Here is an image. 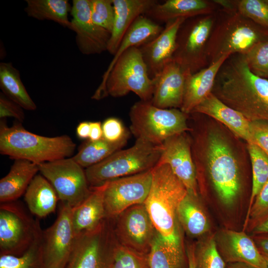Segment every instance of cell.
Returning <instances> with one entry per match:
<instances>
[{"label":"cell","instance_id":"6da1fadb","mask_svg":"<svg viewBox=\"0 0 268 268\" xmlns=\"http://www.w3.org/2000/svg\"><path fill=\"white\" fill-rule=\"evenodd\" d=\"M219 126H208L191 137L192 152L197 175L205 173L218 200L230 208L242 192L241 162L230 135Z\"/></svg>","mask_w":268,"mask_h":268},{"label":"cell","instance_id":"7a4b0ae2","mask_svg":"<svg viewBox=\"0 0 268 268\" xmlns=\"http://www.w3.org/2000/svg\"><path fill=\"white\" fill-rule=\"evenodd\" d=\"M212 93L248 121H268V80L249 70L244 55H231L221 67Z\"/></svg>","mask_w":268,"mask_h":268},{"label":"cell","instance_id":"3957f363","mask_svg":"<svg viewBox=\"0 0 268 268\" xmlns=\"http://www.w3.org/2000/svg\"><path fill=\"white\" fill-rule=\"evenodd\" d=\"M152 173L150 191L143 204L170 251L185 258L177 210L188 191L167 164H157Z\"/></svg>","mask_w":268,"mask_h":268},{"label":"cell","instance_id":"277c9868","mask_svg":"<svg viewBox=\"0 0 268 268\" xmlns=\"http://www.w3.org/2000/svg\"><path fill=\"white\" fill-rule=\"evenodd\" d=\"M76 144L67 135L48 137L28 131L21 124L8 127L0 122V153L13 159H24L37 164L70 157Z\"/></svg>","mask_w":268,"mask_h":268},{"label":"cell","instance_id":"5b68a950","mask_svg":"<svg viewBox=\"0 0 268 268\" xmlns=\"http://www.w3.org/2000/svg\"><path fill=\"white\" fill-rule=\"evenodd\" d=\"M207 45L209 66L223 56L245 55L255 45L268 38V31L238 12L220 7Z\"/></svg>","mask_w":268,"mask_h":268},{"label":"cell","instance_id":"8992f818","mask_svg":"<svg viewBox=\"0 0 268 268\" xmlns=\"http://www.w3.org/2000/svg\"><path fill=\"white\" fill-rule=\"evenodd\" d=\"M153 87V80L140 50L133 47L119 58L91 98L100 100L108 95L120 97L133 92L140 100L151 101Z\"/></svg>","mask_w":268,"mask_h":268},{"label":"cell","instance_id":"52a82bcc","mask_svg":"<svg viewBox=\"0 0 268 268\" xmlns=\"http://www.w3.org/2000/svg\"><path fill=\"white\" fill-rule=\"evenodd\" d=\"M161 145L136 139L131 147L119 150L85 170L90 187H97L122 177L152 170L161 153Z\"/></svg>","mask_w":268,"mask_h":268},{"label":"cell","instance_id":"ba28073f","mask_svg":"<svg viewBox=\"0 0 268 268\" xmlns=\"http://www.w3.org/2000/svg\"><path fill=\"white\" fill-rule=\"evenodd\" d=\"M129 115L130 130L136 139L155 145H161L172 136L192 130L188 124V114L178 109L156 107L151 101L135 102Z\"/></svg>","mask_w":268,"mask_h":268},{"label":"cell","instance_id":"9c48e42d","mask_svg":"<svg viewBox=\"0 0 268 268\" xmlns=\"http://www.w3.org/2000/svg\"><path fill=\"white\" fill-rule=\"evenodd\" d=\"M118 244L113 220L105 218L95 229L76 236L64 268H113Z\"/></svg>","mask_w":268,"mask_h":268},{"label":"cell","instance_id":"30bf717a","mask_svg":"<svg viewBox=\"0 0 268 268\" xmlns=\"http://www.w3.org/2000/svg\"><path fill=\"white\" fill-rule=\"evenodd\" d=\"M215 13L187 18L178 30L172 60L186 73L193 74L209 66L206 49Z\"/></svg>","mask_w":268,"mask_h":268},{"label":"cell","instance_id":"8fae6325","mask_svg":"<svg viewBox=\"0 0 268 268\" xmlns=\"http://www.w3.org/2000/svg\"><path fill=\"white\" fill-rule=\"evenodd\" d=\"M39 224V220H34L19 203H0V255L18 256L25 253Z\"/></svg>","mask_w":268,"mask_h":268},{"label":"cell","instance_id":"7c38bea8","mask_svg":"<svg viewBox=\"0 0 268 268\" xmlns=\"http://www.w3.org/2000/svg\"><path fill=\"white\" fill-rule=\"evenodd\" d=\"M39 172L56 191L59 199L72 208L90 194L85 170L72 157L38 164Z\"/></svg>","mask_w":268,"mask_h":268},{"label":"cell","instance_id":"4fadbf2b","mask_svg":"<svg viewBox=\"0 0 268 268\" xmlns=\"http://www.w3.org/2000/svg\"><path fill=\"white\" fill-rule=\"evenodd\" d=\"M152 170L105 183L106 218L114 219L128 208L144 203L150 191Z\"/></svg>","mask_w":268,"mask_h":268},{"label":"cell","instance_id":"5bb4252c","mask_svg":"<svg viewBox=\"0 0 268 268\" xmlns=\"http://www.w3.org/2000/svg\"><path fill=\"white\" fill-rule=\"evenodd\" d=\"M114 219V229L119 243L138 253L148 255L157 231L144 204L132 206Z\"/></svg>","mask_w":268,"mask_h":268},{"label":"cell","instance_id":"9a60e30c","mask_svg":"<svg viewBox=\"0 0 268 268\" xmlns=\"http://www.w3.org/2000/svg\"><path fill=\"white\" fill-rule=\"evenodd\" d=\"M72 207L62 202L54 223L42 231L44 259L47 268H64L76 235L71 220Z\"/></svg>","mask_w":268,"mask_h":268},{"label":"cell","instance_id":"2e32d148","mask_svg":"<svg viewBox=\"0 0 268 268\" xmlns=\"http://www.w3.org/2000/svg\"><path fill=\"white\" fill-rule=\"evenodd\" d=\"M161 147V155L157 164L168 165L188 192L198 195L199 186L192 152L191 139L187 132L168 138Z\"/></svg>","mask_w":268,"mask_h":268},{"label":"cell","instance_id":"e0dca14e","mask_svg":"<svg viewBox=\"0 0 268 268\" xmlns=\"http://www.w3.org/2000/svg\"><path fill=\"white\" fill-rule=\"evenodd\" d=\"M72 3L70 29L76 34L75 42L79 51L91 55L107 51L111 33L93 22L90 0H73Z\"/></svg>","mask_w":268,"mask_h":268},{"label":"cell","instance_id":"ac0fdd59","mask_svg":"<svg viewBox=\"0 0 268 268\" xmlns=\"http://www.w3.org/2000/svg\"><path fill=\"white\" fill-rule=\"evenodd\" d=\"M217 249L226 263H241L254 268H268L253 238L244 232L224 229L214 235Z\"/></svg>","mask_w":268,"mask_h":268},{"label":"cell","instance_id":"d6986e66","mask_svg":"<svg viewBox=\"0 0 268 268\" xmlns=\"http://www.w3.org/2000/svg\"><path fill=\"white\" fill-rule=\"evenodd\" d=\"M186 19L179 18L168 21L157 36L138 47L151 79L172 61L177 33Z\"/></svg>","mask_w":268,"mask_h":268},{"label":"cell","instance_id":"ffe728a7","mask_svg":"<svg viewBox=\"0 0 268 268\" xmlns=\"http://www.w3.org/2000/svg\"><path fill=\"white\" fill-rule=\"evenodd\" d=\"M186 74L174 61L168 63L152 78L154 87L152 104L163 109H180L183 101Z\"/></svg>","mask_w":268,"mask_h":268},{"label":"cell","instance_id":"44dd1931","mask_svg":"<svg viewBox=\"0 0 268 268\" xmlns=\"http://www.w3.org/2000/svg\"><path fill=\"white\" fill-rule=\"evenodd\" d=\"M212 118L232 133L236 137L251 143L250 121L240 113L228 106L212 92L191 112Z\"/></svg>","mask_w":268,"mask_h":268},{"label":"cell","instance_id":"7402d4cb","mask_svg":"<svg viewBox=\"0 0 268 268\" xmlns=\"http://www.w3.org/2000/svg\"><path fill=\"white\" fill-rule=\"evenodd\" d=\"M219 8L214 0H167L156 3L144 15L155 22L166 23L179 18L213 14Z\"/></svg>","mask_w":268,"mask_h":268},{"label":"cell","instance_id":"603a6c76","mask_svg":"<svg viewBox=\"0 0 268 268\" xmlns=\"http://www.w3.org/2000/svg\"><path fill=\"white\" fill-rule=\"evenodd\" d=\"M230 56H223L195 73L186 74L183 101L180 108L182 112L190 114L212 92L219 69Z\"/></svg>","mask_w":268,"mask_h":268},{"label":"cell","instance_id":"cb8c5ba5","mask_svg":"<svg viewBox=\"0 0 268 268\" xmlns=\"http://www.w3.org/2000/svg\"><path fill=\"white\" fill-rule=\"evenodd\" d=\"M115 10L114 25L107 51L114 55L126 33L140 16L158 2L156 0H112Z\"/></svg>","mask_w":268,"mask_h":268},{"label":"cell","instance_id":"d4e9b609","mask_svg":"<svg viewBox=\"0 0 268 268\" xmlns=\"http://www.w3.org/2000/svg\"><path fill=\"white\" fill-rule=\"evenodd\" d=\"M89 196L71 210V220L76 235L96 228L106 218L104 199L105 183L90 187Z\"/></svg>","mask_w":268,"mask_h":268},{"label":"cell","instance_id":"484cf974","mask_svg":"<svg viewBox=\"0 0 268 268\" xmlns=\"http://www.w3.org/2000/svg\"><path fill=\"white\" fill-rule=\"evenodd\" d=\"M39 171L38 164L24 159H15L7 174L0 180V203L16 201L25 193Z\"/></svg>","mask_w":268,"mask_h":268},{"label":"cell","instance_id":"4316f807","mask_svg":"<svg viewBox=\"0 0 268 268\" xmlns=\"http://www.w3.org/2000/svg\"><path fill=\"white\" fill-rule=\"evenodd\" d=\"M24 200L32 214L43 218L55 211L59 199L49 181L37 174L24 193Z\"/></svg>","mask_w":268,"mask_h":268},{"label":"cell","instance_id":"83f0119b","mask_svg":"<svg viewBox=\"0 0 268 268\" xmlns=\"http://www.w3.org/2000/svg\"><path fill=\"white\" fill-rule=\"evenodd\" d=\"M177 216L179 224L190 236L201 237L209 231V221L198 195L188 192L179 204Z\"/></svg>","mask_w":268,"mask_h":268},{"label":"cell","instance_id":"f1b7e54d","mask_svg":"<svg viewBox=\"0 0 268 268\" xmlns=\"http://www.w3.org/2000/svg\"><path fill=\"white\" fill-rule=\"evenodd\" d=\"M0 88L7 97L24 109L29 111L36 109V104L21 79L19 70L11 62L0 63Z\"/></svg>","mask_w":268,"mask_h":268},{"label":"cell","instance_id":"f546056e","mask_svg":"<svg viewBox=\"0 0 268 268\" xmlns=\"http://www.w3.org/2000/svg\"><path fill=\"white\" fill-rule=\"evenodd\" d=\"M24 11L30 17L39 20H51L70 28L68 15L71 5L67 0H26Z\"/></svg>","mask_w":268,"mask_h":268},{"label":"cell","instance_id":"4dcf8cb0","mask_svg":"<svg viewBox=\"0 0 268 268\" xmlns=\"http://www.w3.org/2000/svg\"><path fill=\"white\" fill-rule=\"evenodd\" d=\"M42 231L39 224L35 238L26 251L16 256L0 255V268H47L44 256Z\"/></svg>","mask_w":268,"mask_h":268},{"label":"cell","instance_id":"1f68e13d","mask_svg":"<svg viewBox=\"0 0 268 268\" xmlns=\"http://www.w3.org/2000/svg\"><path fill=\"white\" fill-rule=\"evenodd\" d=\"M127 142L113 143L103 137L96 141L88 140L81 146L72 158L82 167L87 168L102 161L121 149Z\"/></svg>","mask_w":268,"mask_h":268},{"label":"cell","instance_id":"d6a6232c","mask_svg":"<svg viewBox=\"0 0 268 268\" xmlns=\"http://www.w3.org/2000/svg\"><path fill=\"white\" fill-rule=\"evenodd\" d=\"M220 7L234 10L268 31V0H214Z\"/></svg>","mask_w":268,"mask_h":268},{"label":"cell","instance_id":"836d02e7","mask_svg":"<svg viewBox=\"0 0 268 268\" xmlns=\"http://www.w3.org/2000/svg\"><path fill=\"white\" fill-rule=\"evenodd\" d=\"M246 147L252 167V187L248 211L256 196L268 180V156L254 143H247Z\"/></svg>","mask_w":268,"mask_h":268},{"label":"cell","instance_id":"e575fe53","mask_svg":"<svg viewBox=\"0 0 268 268\" xmlns=\"http://www.w3.org/2000/svg\"><path fill=\"white\" fill-rule=\"evenodd\" d=\"M147 258L149 268H185V258L171 252L157 232Z\"/></svg>","mask_w":268,"mask_h":268},{"label":"cell","instance_id":"d590c367","mask_svg":"<svg viewBox=\"0 0 268 268\" xmlns=\"http://www.w3.org/2000/svg\"><path fill=\"white\" fill-rule=\"evenodd\" d=\"M195 258L196 268H226L214 235H207L195 245Z\"/></svg>","mask_w":268,"mask_h":268},{"label":"cell","instance_id":"8d00e7d4","mask_svg":"<svg viewBox=\"0 0 268 268\" xmlns=\"http://www.w3.org/2000/svg\"><path fill=\"white\" fill-rule=\"evenodd\" d=\"M244 55L250 71L268 80V38L257 43Z\"/></svg>","mask_w":268,"mask_h":268},{"label":"cell","instance_id":"74e56055","mask_svg":"<svg viewBox=\"0 0 268 268\" xmlns=\"http://www.w3.org/2000/svg\"><path fill=\"white\" fill-rule=\"evenodd\" d=\"M90 6L94 23L111 33L115 18L112 0H90Z\"/></svg>","mask_w":268,"mask_h":268},{"label":"cell","instance_id":"f35d334b","mask_svg":"<svg viewBox=\"0 0 268 268\" xmlns=\"http://www.w3.org/2000/svg\"><path fill=\"white\" fill-rule=\"evenodd\" d=\"M113 268H149L147 255L138 253L119 243Z\"/></svg>","mask_w":268,"mask_h":268},{"label":"cell","instance_id":"ab89813d","mask_svg":"<svg viewBox=\"0 0 268 268\" xmlns=\"http://www.w3.org/2000/svg\"><path fill=\"white\" fill-rule=\"evenodd\" d=\"M103 138L106 140L117 143L127 141L129 133L122 122L118 118L110 117L102 124Z\"/></svg>","mask_w":268,"mask_h":268},{"label":"cell","instance_id":"60d3db41","mask_svg":"<svg viewBox=\"0 0 268 268\" xmlns=\"http://www.w3.org/2000/svg\"><path fill=\"white\" fill-rule=\"evenodd\" d=\"M268 214V180L264 185L247 212L245 225L249 221L250 226Z\"/></svg>","mask_w":268,"mask_h":268},{"label":"cell","instance_id":"b9f144b4","mask_svg":"<svg viewBox=\"0 0 268 268\" xmlns=\"http://www.w3.org/2000/svg\"><path fill=\"white\" fill-rule=\"evenodd\" d=\"M249 130L251 143L258 145L268 156V121H250Z\"/></svg>","mask_w":268,"mask_h":268},{"label":"cell","instance_id":"7bdbcfd3","mask_svg":"<svg viewBox=\"0 0 268 268\" xmlns=\"http://www.w3.org/2000/svg\"><path fill=\"white\" fill-rule=\"evenodd\" d=\"M23 108L16 102L7 97L3 93L0 94V118H15L18 122H22L25 119Z\"/></svg>","mask_w":268,"mask_h":268},{"label":"cell","instance_id":"ee69618b","mask_svg":"<svg viewBox=\"0 0 268 268\" xmlns=\"http://www.w3.org/2000/svg\"><path fill=\"white\" fill-rule=\"evenodd\" d=\"M251 231L253 235L268 234V214L251 226Z\"/></svg>","mask_w":268,"mask_h":268},{"label":"cell","instance_id":"f6af8a7d","mask_svg":"<svg viewBox=\"0 0 268 268\" xmlns=\"http://www.w3.org/2000/svg\"><path fill=\"white\" fill-rule=\"evenodd\" d=\"M90 132L89 140L96 141L103 137L102 124L100 122H90Z\"/></svg>","mask_w":268,"mask_h":268},{"label":"cell","instance_id":"bcb514c9","mask_svg":"<svg viewBox=\"0 0 268 268\" xmlns=\"http://www.w3.org/2000/svg\"><path fill=\"white\" fill-rule=\"evenodd\" d=\"M253 239L260 251L268 256V234L253 235Z\"/></svg>","mask_w":268,"mask_h":268},{"label":"cell","instance_id":"7dc6e473","mask_svg":"<svg viewBox=\"0 0 268 268\" xmlns=\"http://www.w3.org/2000/svg\"><path fill=\"white\" fill-rule=\"evenodd\" d=\"M90 132V122H80L76 129V135L80 139L89 138Z\"/></svg>","mask_w":268,"mask_h":268},{"label":"cell","instance_id":"c3c4849f","mask_svg":"<svg viewBox=\"0 0 268 268\" xmlns=\"http://www.w3.org/2000/svg\"><path fill=\"white\" fill-rule=\"evenodd\" d=\"M188 268H196L195 245L188 247L187 252Z\"/></svg>","mask_w":268,"mask_h":268},{"label":"cell","instance_id":"681fc988","mask_svg":"<svg viewBox=\"0 0 268 268\" xmlns=\"http://www.w3.org/2000/svg\"><path fill=\"white\" fill-rule=\"evenodd\" d=\"M226 268H254L247 264L241 263H229Z\"/></svg>","mask_w":268,"mask_h":268},{"label":"cell","instance_id":"f907efd6","mask_svg":"<svg viewBox=\"0 0 268 268\" xmlns=\"http://www.w3.org/2000/svg\"><path fill=\"white\" fill-rule=\"evenodd\" d=\"M265 258V259H266V262L267 263V264H268V256L267 255H265V254H262Z\"/></svg>","mask_w":268,"mask_h":268}]
</instances>
